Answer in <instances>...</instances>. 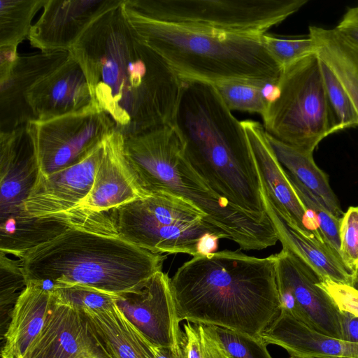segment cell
Returning <instances> with one entry per match:
<instances>
[{"instance_id": "6da1fadb", "label": "cell", "mask_w": 358, "mask_h": 358, "mask_svg": "<svg viewBox=\"0 0 358 358\" xmlns=\"http://www.w3.org/2000/svg\"><path fill=\"white\" fill-rule=\"evenodd\" d=\"M69 52L94 102L124 138L172 124L183 80L141 40L122 3L94 21Z\"/></svg>"}, {"instance_id": "7a4b0ae2", "label": "cell", "mask_w": 358, "mask_h": 358, "mask_svg": "<svg viewBox=\"0 0 358 358\" xmlns=\"http://www.w3.org/2000/svg\"><path fill=\"white\" fill-rule=\"evenodd\" d=\"M179 322L214 325L261 338L280 313L275 255L240 250L199 255L170 278Z\"/></svg>"}, {"instance_id": "3957f363", "label": "cell", "mask_w": 358, "mask_h": 358, "mask_svg": "<svg viewBox=\"0 0 358 358\" xmlns=\"http://www.w3.org/2000/svg\"><path fill=\"white\" fill-rule=\"evenodd\" d=\"M182 80L171 124L182 141L190 164L231 204L261 221H271L260 175L241 121L213 84Z\"/></svg>"}, {"instance_id": "277c9868", "label": "cell", "mask_w": 358, "mask_h": 358, "mask_svg": "<svg viewBox=\"0 0 358 358\" xmlns=\"http://www.w3.org/2000/svg\"><path fill=\"white\" fill-rule=\"evenodd\" d=\"M124 149L145 194L164 192L186 200L205 215L206 222L224 239L242 250H261L278 241L271 221H261L235 207L199 176L173 124L124 138Z\"/></svg>"}, {"instance_id": "5b68a950", "label": "cell", "mask_w": 358, "mask_h": 358, "mask_svg": "<svg viewBox=\"0 0 358 358\" xmlns=\"http://www.w3.org/2000/svg\"><path fill=\"white\" fill-rule=\"evenodd\" d=\"M19 259L26 282L80 285L117 296L161 271L166 256L119 236L71 227Z\"/></svg>"}, {"instance_id": "8992f818", "label": "cell", "mask_w": 358, "mask_h": 358, "mask_svg": "<svg viewBox=\"0 0 358 358\" xmlns=\"http://www.w3.org/2000/svg\"><path fill=\"white\" fill-rule=\"evenodd\" d=\"M141 40L182 80L213 85L229 80L278 83L282 69L266 51L262 36L242 35L159 22L123 6Z\"/></svg>"}, {"instance_id": "52a82bcc", "label": "cell", "mask_w": 358, "mask_h": 358, "mask_svg": "<svg viewBox=\"0 0 358 358\" xmlns=\"http://www.w3.org/2000/svg\"><path fill=\"white\" fill-rule=\"evenodd\" d=\"M278 94L262 115L267 134L289 145L314 152L337 132L317 53L282 71Z\"/></svg>"}, {"instance_id": "ba28073f", "label": "cell", "mask_w": 358, "mask_h": 358, "mask_svg": "<svg viewBox=\"0 0 358 358\" xmlns=\"http://www.w3.org/2000/svg\"><path fill=\"white\" fill-rule=\"evenodd\" d=\"M110 220L117 236L155 254L194 257L199 255L200 243L207 234L224 238L200 210L164 192L122 206L111 213Z\"/></svg>"}, {"instance_id": "9c48e42d", "label": "cell", "mask_w": 358, "mask_h": 358, "mask_svg": "<svg viewBox=\"0 0 358 358\" xmlns=\"http://www.w3.org/2000/svg\"><path fill=\"white\" fill-rule=\"evenodd\" d=\"M307 0H124L134 13L156 21L221 32L262 36Z\"/></svg>"}, {"instance_id": "30bf717a", "label": "cell", "mask_w": 358, "mask_h": 358, "mask_svg": "<svg viewBox=\"0 0 358 358\" xmlns=\"http://www.w3.org/2000/svg\"><path fill=\"white\" fill-rule=\"evenodd\" d=\"M39 174L34 141L27 124L0 132V239L24 243L36 239L45 222L29 217L24 203Z\"/></svg>"}, {"instance_id": "8fae6325", "label": "cell", "mask_w": 358, "mask_h": 358, "mask_svg": "<svg viewBox=\"0 0 358 358\" xmlns=\"http://www.w3.org/2000/svg\"><path fill=\"white\" fill-rule=\"evenodd\" d=\"M35 145L38 176L46 177L87 156L115 130L96 103L71 114L27 124Z\"/></svg>"}, {"instance_id": "7c38bea8", "label": "cell", "mask_w": 358, "mask_h": 358, "mask_svg": "<svg viewBox=\"0 0 358 358\" xmlns=\"http://www.w3.org/2000/svg\"><path fill=\"white\" fill-rule=\"evenodd\" d=\"M124 141L116 129L105 139V152L90 192L62 220L75 228L117 236L110 220L111 213L149 195L141 188L127 161Z\"/></svg>"}, {"instance_id": "4fadbf2b", "label": "cell", "mask_w": 358, "mask_h": 358, "mask_svg": "<svg viewBox=\"0 0 358 358\" xmlns=\"http://www.w3.org/2000/svg\"><path fill=\"white\" fill-rule=\"evenodd\" d=\"M115 304L152 345H179L181 330L170 278L162 271L137 288L117 295Z\"/></svg>"}, {"instance_id": "5bb4252c", "label": "cell", "mask_w": 358, "mask_h": 358, "mask_svg": "<svg viewBox=\"0 0 358 358\" xmlns=\"http://www.w3.org/2000/svg\"><path fill=\"white\" fill-rule=\"evenodd\" d=\"M104 152L105 140L77 163L46 177L38 176L24 201V213L33 218L62 220L90 192Z\"/></svg>"}, {"instance_id": "9a60e30c", "label": "cell", "mask_w": 358, "mask_h": 358, "mask_svg": "<svg viewBox=\"0 0 358 358\" xmlns=\"http://www.w3.org/2000/svg\"><path fill=\"white\" fill-rule=\"evenodd\" d=\"M274 255L276 282L294 296L297 320L318 332L342 339L341 310L319 285L321 277L287 248Z\"/></svg>"}, {"instance_id": "2e32d148", "label": "cell", "mask_w": 358, "mask_h": 358, "mask_svg": "<svg viewBox=\"0 0 358 358\" xmlns=\"http://www.w3.org/2000/svg\"><path fill=\"white\" fill-rule=\"evenodd\" d=\"M22 358L112 357L96 337L85 313L55 299L41 331Z\"/></svg>"}, {"instance_id": "e0dca14e", "label": "cell", "mask_w": 358, "mask_h": 358, "mask_svg": "<svg viewBox=\"0 0 358 358\" xmlns=\"http://www.w3.org/2000/svg\"><path fill=\"white\" fill-rule=\"evenodd\" d=\"M123 0H46L29 40L41 52L70 51L98 17Z\"/></svg>"}, {"instance_id": "ac0fdd59", "label": "cell", "mask_w": 358, "mask_h": 358, "mask_svg": "<svg viewBox=\"0 0 358 358\" xmlns=\"http://www.w3.org/2000/svg\"><path fill=\"white\" fill-rule=\"evenodd\" d=\"M241 123L251 146L264 192L268 200L289 224L321 236L314 217L299 199L275 157L263 124L251 120Z\"/></svg>"}, {"instance_id": "d6986e66", "label": "cell", "mask_w": 358, "mask_h": 358, "mask_svg": "<svg viewBox=\"0 0 358 358\" xmlns=\"http://www.w3.org/2000/svg\"><path fill=\"white\" fill-rule=\"evenodd\" d=\"M34 120H47L80 111L94 103L85 73L71 54L26 93Z\"/></svg>"}, {"instance_id": "ffe728a7", "label": "cell", "mask_w": 358, "mask_h": 358, "mask_svg": "<svg viewBox=\"0 0 358 358\" xmlns=\"http://www.w3.org/2000/svg\"><path fill=\"white\" fill-rule=\"evenodd\" d=\"M69 51L19 55L7 71L0 73V129L11 131L34 120L26 93L38 80L61 65Z\"/></svg>"}, {"instance_id": "44dd1931", "label": "cell", "mask_w": 358, "mask_h": 358, "mask_svg": "<svg viewBox=\"0 0 358 358\" xmlns=\"http://www.w3.org/2000/svg\"><path fill=\"white\" fill-rule=\"evenodd\" d=\"M262 340L299 357L358 358V343L318 332L294 317L280 312L264 330Z\"/></svg>"}, {"instance_id": "7402d4cb", "label": "cell", "mask_w": 358, "mask_h": 358, "mask_svg": "<svg viewBox=\"0 0 358 358\" xmlns=\"http://www.w3.org/2000/svg\"><path fill=\"white\" fill-rule=\"evenodd\" d=\"M263 199L266 212L282 248L296 255L322 280L327 279L351 286V273L346 268L338 254L320 236L286 222L268 200L264 190Z\"/></svg>"}, {"instance_id": "603a6c76", "label": "cell", "mask_w": 358, "mask_h": 358, "mask_svg": "<svg viewBox=\"0 0 358 358\" xmlns=\"http://www.w3.org/2000/svg\"><path fill=\"white\" fill-rule=\"evenodd\" d=\"M50 290L29 280L16 299L10 322L4 335L2 358H22L41 331L55 303Z\"/></svg>"}, {"instance_id": "cb8c5ba5", "label": "cell", "mask_w": 358, "mask_h": 358, "mask_svg": "<svg viewBox=\"0 0 358 358\" xmlns=\"http://www.w3.org/2000/svg\"><path fill=\"white\" fill-rule=\"evenodd\" d=\"M83 312L96 337L112 358H154L151 343L115 303L108 309Z\"/></svg>"}, {"instance_id": "d4e9b609", "label": "cell", "mask_w": 358, "mask_h": 358, "mask_svg": "<svg viewBox=\"0 0 358 358\" xmlns=\"http://www.w3.org/2000/svg\"><path fill=\"white\" fill-rule=\"evenodd\" d=\"M268 143L286 176L303 185L334 215L343 212L328 176L315 164L313 154L285 143L266 133Z\"/></svg>"}, {"instance_id": "484cf974", "label": "cell", "mask_w": 358, "mask_h": 358, "mask_svg": "<svg viewBox=\"0 0 358 358\" xmlns=\"http://www.w3.org/2000/svg\"><path fill=\"white\" fill-rule=\"evenodd\" d=\"M308 36L317 45V54L345 89L358 115V46L336 28L309 27Z\"/></svg>"}, {"instance_id": "4316f807", "label": "cell", "mask_w": 358, "mask_h": 358, "mask_svg": "<svg viewBox=\"0 0 358 358\" xmlns=\"http://www.w3.org/2000/svg\"><path fill=\"white\" fill-rule=\"evenodd\" d=\"M230 110L264 114L278 96V83L257 80H229L213 85Z\"/></svg>"}, {"instance_id": "83f0119b", "label": "cell", "mask_w": 358, "mask_h": 358, "mask_svg": "<svg viewBox=\"0 0 358 358\" xmlns=\"http://www.w3.org/2000/svg\"><path fill=\"white\" fill-rule=\"evenodd\" d=\"M46 0L0 1V47H16L29 37L31 21Z\"/></svg>"}, {"instance_id": "f1b7e54d", "label": "cell", "mask_w": 358, "mask_h": 358, "mask_svg": "<svg viewBox=\"0 0 358 358\" xmlns=\"http://www.w3.org/2000/svg\"><path fill=\"white\" fill-rule=\"evenodd\" d=\"M179 343L185 358H229L211 325L185 322Z\"/></svg>"}, {"instance_id": "f546056e", "label": "cell", "mask_w": 358, "mask_h": 358, "mask_svg": "<svg viewBox=\"0 0 358 358\" xmlns=\"http://www.w3.org/2000/svg\"><path fill=\"white\" fill-rule=\"evenodd\" d=\"M320 64L327 96L338 131L357 127L358 115L348 92L331 70L320 59Z\"/></svg>"}, {"instance_id": "4dcf8cb0", "label": "cell", "mask_w": 358, "mask_h": 358, "mask_svg": "<svg viewBox=\"0 0 358 358\" xmlns=\"http://www.w3.org/2000/svg\"><path fill=\"white\" fill-rule=\"evenodd\" d=\"M287 178L306 210L314 217L323 240L340 257L339 227L341 217L331 213L303 185L289 177Z\"/></svg>"}, {"instance_id": "1f68e13d", "label": "cell", "mask_w": 358, "mask_h": 358, "mask_svg": "<svg viewBox=\"0 0 358 358\" xmlns=\"http://www.w3.org/2000/svg\"><path fill=\"white\" fill-rule=\"evenodd\" d=\"M263 44L274 62L282 71L302 59L317 53V45L309 36L301 38H287L264 34Z\"/></svg>"}, {"instance_id": "d6a6232c", "label": "cell", "mask_w": 358, "mask_h": 358, "mask_svg": "<svg viewBox=\"0 0 358 358\" xmlns=\"http://www.w3.org/2000/svg\"><path fill=\"white\" fill-rule=\"evenodd\" d=\"M52 292L57 301L81 311L110 308L117 296L80 285H57Z\"/></svg>"}, {"instance_id": "836d02e7", "label": "cell", "mask_w": 358, "mask_h": 358, "mask_svg": "<svg viewBox=\"0 0 358 358\" xmlns=\"http://www.w3.org/2000/svg\"><path fill=\"white\" fill-rule=\"evenodd\" d=\"M223 344L229 358H273L267 345L262 340L248 335L211 325Z\"/></svg>"}, {"instance_id": "e575fe53", "label": "cell", "mask_w": 358, "mask_h": 358, "mask_svg": "<svg viewBox=\"0 0 358 358\" xmlns=\"http://www.w3.org/2000/svg\"><path fill=\"white\" fill-rule=\"evenodd\" d=\"M342 262L352 275L358 269V206H351L343 213L339 227Z\"/></svg>"}, {"instance_id": "d590c367", "label": "cell", "mask_w": 358, "mask_h": 358, "mask_svg": "<svg viewBox=\"0 0 358 358\" xmlns=\"http://www.w3.org/2000/svg\"><path fill=\"white\" fill-rule=\"evenodd\" d=\"M319 285L329 294L340 310L358 317V291L352 286L330 280H322Z\"/></svg>"}, {"instance_id": "8d00e7d4", "label": "cell", "mask_w": 358, "mask_h": 358, "mask_svg": "<svg viewBox=\"0 0 358 358\" xmlns=\"http://www.w3.org/2000/svg\"><path fill=\"white\" fill-rule=\"evenodd\" d=\"M343 36L358 46V13L350 8L335 27Z\"/></svg>"}, {"instance_id": "74e56055", "label": "cell", "mask_w": 358, "mask_h": 358, "mask_svg": "<svg viewBox=\"0 0 358 358\" xmlns=\"http://www.w3.org/2000/svg\"><path fill=\"white\" fill-rule=\"evenodd\" d=\"M342 340L358 343V317L341 310Z\"/></svg>"}, {"instance_id": "f35d334b", "label": "cell", "mask_w": 358, "mask_h": 358, "mask_svg": "<svg viewBox=\"0 0 358 358\" xmlns=\"http://www.w3.org/2000/svg\"><path fill=\"white\" fill-rule=\"evenodd\" d=\"M154 358H185L179 343L176 347H161L151 344Z\"/></svg>"}, {"instance_id": "ab89813d", "label": "cell", "mask_w": 358, "mask_h": 358, "mask_svg": "<svg viewBox=\"0 0 358 358\" xmlns=\"http://www.w3.org/2000/svg\"><path fill=\"white\" fill-rule=\"evenodd\" d=\"M351 286L358 291V269L352 275Z\"/></svg>"}, {"instance_id": "60d3db41", "label": "cell", "mask_w": 358, "mask_h": 358, "mask_svg": "<svg viewBox=\"0 0 358 358\" xmlns=\"http://www.w3.org/2000/svg\"><path fill=\"white\" fill-rule=\"evenodd\" d=\"M289 358H322V357H299L290 356Z\"/></svg>"}, {"instance_id": "b9f144b4", "label": "cell", "mask_w": 358, "mask_h": 358, "mask_svg": "<svg viewBox=\"0 0 358 358\" xmlns=\"http://www.w3.org/2000/svg\"><path fill=\"white\" fill-rule=\"evenodd\" d=\"M354 8L355 9V10L358 13V6H356V7H354Z\"/></svg>"}]
</instances>
